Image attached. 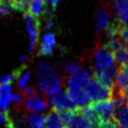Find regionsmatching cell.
I'll return each instance as SVG.
<instances>
[{"label": "cell", "mask_w": 128, "mask_h": 128, "mask_svg": "<svg viewBox=\"0 0 128 128\" xmlns=\"http://www.w3.org/2000/svg\"><path fill=\"white\" fill-rule=\"evenodd\" d=\"M50 104L52 108L55 112H59L61 110H77L78 106L70 99L68 92H60L54 96H50Z\"/></svg>", "instance_id": "obj_6"}, {"label": "cell", "mask_w": 128, "mask_h": 128, "mask_svg": "<svg viewBox=\"0 0 128 128\" xmlns=\"http://www.w3.org/2000/svg\"><path fill=\"white\" fill-rule=\"evenodd\" d=\"M85 91L87 92L92 102L112 99V90L101 84L98 80H96L94 78L86 85Z\"/></svg>", "instance_id": "obj_2"}, {"label": "cell", "mask_w": 128, "mask_h": 128, "mask_svg": "<svg viewBox=\"0 0 128 128\" xmlns=\"http://www.w3.org/2000/svg\"><path fill=\"white\" fill-rule=\"evenodd\" d=\"M11 122L10 116V113L8 112V110L6 111H0V122L1 124H8Z\"/></svg>", "instance_id": "obj_27"}, {"label": "cell", "mask_w": 128, "mask_h": 128, "mask_svg": "<svg viewBox=\"0 0 128 128\" xmlns=\"http://www.w3.org/2000/svg\"><path fill=\"white\" fill-rule=\"evenodd\" d=\"M24 107L26 110L32 112H38L46 110L48 107V103L38 96H35L32 97L26 98L24 102Z\"/></svg>", "instance_id": "obj_11"}, {"label": "cell", "mask_w": 128, "mask_h": 128, "mask_svg": "<svg viewBox=\"0 0 128 128\" xmlns=\"http://www.w3.org/2000/svg\"><path fill=\"white\" fill-rule=\"evenodd\" d=\"M52 25H54V21L52 20V19H50L49 21L46 22V25H45V29L46 30H49V29H50L52 27Z\"/></svg>", "instance_id": "obj_31"}, {"label": "cell", "mask_w": 128, "mask_h": 128, "mask_svg": "<svg viewBox=\"0 0 128 128\" xmlns=\"http://www.w3.org/2000/svg\"><path fill=\"white\" fill-rule=\"evenodd\" d=\"M90 77L92 76L87 68H80L73 74L69 75L68 78V87L71 88H82L89 83Z\"/></svg>", "instance_id": "obj_8"}, {"label": "cell", "mask_w": 128, "mask_h": 128, "mask_svg": "<svg viewBox=\"0 0 128 128\" xmlns=\"http://www.w3.org/2000/svg\"><path fill=\"white\" fill-rule=\"evenodd\" d=\"M97 128H121V127L113 120H110V121H103L101 122V124Z\"/></svg>", "instance_id": "obj_26"}, {"label": "cell", "mask_w": 128, "mask_h": 128, "mask_svg": "<svg viewBox=\"0 0 128 128\" xmlns=\"http://www.w3.org/2000/svg\"><path fill=\"white\" fill-rule=\"evenodd\" d=\"M113 55L118 68L128 66V47L113 52Z\"/></svg>", "instance_id": "obj_16"}, {"label": "cell", "mask_w": 128, "mask_h": 128, "mask_svg": "<svg viewBox=\"0 0 128 128\" xmlns=\"http://www.w3.org/2000/svg\"><path fill=\"white\" fill-rule=\"evenodd\" d=\"M118 72H119V68L112 64V66H110L105 69L96 70L92 78H96V80H98L104 86L110 88V90H113Z\"/></svg>", "instance_id": "obj_5"}, {"label": "cell", "mask_w": 128, "mask_h": 128, "mask_svg": "<svg viewBox=\"0 0 128 128\" xmlns=\"http://www.w3.org/2000/svg\"><path fill=\"white\" fill-rule=\"evenodd\" d=\"M36 85L42 94L54 96L61 92V80L54 72V68L46 63L39 64L36 75Z\"/></svg>", "instance_id": "obj_1"}, {"label": "cell", "mask_w": 128, "mask_h": 128, "mask_svg": "<svg viewBox=\"0 0 128 128\" xmlns=\"http://www.w3.org/2000/svg\"><path fill=\"white\" fill-rule=\"evenodd\" d=\"M80 66H78V63H76V62H70V63H68L66 66V72L68 73V74H73L74 72H76L78 70Z\"/></svg>", "instance_id": "obj_25"}, {"label": "cell", "mask_w": 128, "mask_h": 128, "mask_svg": "<svg viewBox=\"0 0 128 128\" xmlns=\"http://www.w3.org/2000/svg\"><path fill=\"white\" fill-rule=\"evenodd\" d=\"M43 45H45L47 47H50L52 49H54L55 45H56V41H55V36L52 33H48V34H45L43 36Z\"/></svg>", "instance_id": "obj_21"}, {"label": "cell", "mask_w": 128, "mask_h": 128, "mask_svg": "<svg viewBox=\"0 0 128 128\" xmlns=\"http://www.w3.org/2000/svg\"><path fill=\"white\" fill-rule=\"evenodd\" d=\"M30 77H31V73L30 71H26V72H22L21 74V76L19 77L17 80H18V87L20 90H22L25 88V86L27 84V82H29L30 80Z\"/></svg>", "instance_id": "obj_19"}, {"label": "cell", "mask_w": 128, "mask_h": 128, "mask_svg": "<svg viewBox=\"0 0 128 128\" xmlns=\"http://www.w3.org/2000/svg\"><path fill=\"white\" fill-rule=\"evenodd\" d=\"M68 96L78 107H87L92 103V100L88 94L82 88H71L68 87L66 90Z\"/></svg>", "instance_id": "obj_10"}, {"label": "cell", "mask_w": 128, "mask_h": 128, "mask_svg": "<svg viewBox=\"0 0 128 128\" xmlns=\"http://www.w3.org/2000/svg\"><path fill=\"white\" fill-rule=\"evenodd\" d=\"M13 8L11 7L10 0H4L3 2L0 4V17H5L7 15L10 14Z\"/></svg>", "instance_id": "obj_20"}, {"label": "cell", "mask_w": 128, "mask_h": 128, "mask_svg": "<svg viewBox=\"0 0 128 128\" xmlns=\"http://www.w3.org/2000/svg\"><path fill=\"white\" fill-rule=\"evenodd\" d=\"M114 11L119 22L128 24V0H114Z\"/></svg>", "instance_id": "obj_12"}, {"label": "cell", "mask_w": 128, "mask_h": 128, "mask_svg": "<svg viewBox=\"0 0 128 128\" xmlns=\"http://www.w3.org/2000/svg\"><path fill=\"white\" fill-rule=\"evenodd\" d=\"M113 121L121 128H128V104L115 110Z\"/></svg>", "instance_id": "obj_13"}, {"label": "cell", "mask_w": 128, "mask_h": 128, "mask_svg": "<svg viewBox=\"0 0 128 128\" xmlns=\"http://www.w3.org/2000/svg\"><path fill=\"white\" fill-rule=\"evenodd\" d=\"M7 127H8V128H15V126H14V124H13V122H12V121H11L10 122V124H7Z\"/></svg>", "instance_id": "obj_32"}, {"label": "cell", "mask_w": 128, "mask_h": 128, "mask_svg": "<svg viewBox=\"0 0 128 128\" xmlns=\"http://www.w3.org/2000/svg\"><path fill=\"white\" fill-rule=\"evenodd\" d=\"M52 50H54V49H52L50 47H47V46H45V45L41 44L39 52H40L41 55H49V54H52Z\"/></svg>", "instance_id": "obj_29"}, {"label": "cell", "mask_w": 128, "mask_h": 128, "mask_svg": "<svg viewBox=\"0 0 128 128\" xmlns=\"http://www.w3.org/2000/svg\"><path fill=\"white\" fill-rule=\"evenodd\" d=\"M24 18L25 21V24H26V29L28 35L30 36V47H29V52L33 54L34 50L36 49V44L38 42V36L39 32V25H40V22L38 18L35 17L30 12L26 11L24 12Z\"/></svg>", "instance_id": "obj_4"}, {"label": "cell", "mask_w": 128, "mask_h": 128, "mask_svg": "<svg viewBox=\"0 0 128 128\" xmlns=\"http://www.w3.org/2000/svg\"><path fill=\"white\" fill-rule=\"evenodd\" d=\"M94 60L96 70H101L112 66L114 63V55L105 45H97L94 50Z\"/></svg>", "instance_id": "obj_3"}, {"label": "cell", "mask_w": 128, "mask_h": 128, "mask_svg": "<svg viewBox=\"0 0 128 128\" xmlns=\"http://www.w3.org/2000/svg\"><path fill=\"white\" fill-rule=\"evenodd\" d=\"M12 99H13L12 94H8L6 96H0V108L3 111H6Z\"/></svg>", "instance_id": "obj_22"}, {"label": "cell", "mask_w": 128, "mask_h": 128, "mask_svg": "<svg viewBox=\"0 0 128 128\" xmlns=\"http://www.w3.org/2000/svg\"><path fill=\"white\" fill-rule=\"evenodd\" d=\"M45 0H29L28 12H30L35 17L38 18L39 16L46 12L47 8L45 7Z\"/></svg>", "instance_id": "obj_14"}, {"label": "cell", "mask_w": 128, "mask_h": 128, "mask_svg": "<svg viewBox=\"0 0 128 128\" xmlns=\"http://www.w3.org/2000/svg\"><path fill=\"white\" fill-rule=\"evenodd\" d=\"M112 22H110V13L106 8L96 10L94 14V29L97 34L107 30Z\"/></svg>", "instance_id": "obj_9"}, {"label": "cell", "mask_w": 128, "mask_h": 128, "mask_svg": "<svg viewBox=\"0 0 128 128\" xmlns=\"http://www.w3.org/2000/svg\"><path fill=\"white\" fill-rule=\"evenodd\" d=\"M30 126L33 128H43L46 125V116L36 113H31L27 117Z\"/></svg>", "instance_id": "obj_17"}, {"label": "cell", "mask_w": 128, "mask_h": 128, "mask_svg": "<svg viewBox=\"0 0 128 128\" xmlns=\"http://www.w3.org/2000/svg\"><path fill=\"white\" fill-rule=\"evenodd\" d=\"M66 128H91V125L85 117L78 113L76 117L66 125Z\"/></svg>", "instance_id": "obj_18"}, {"label": "cell", "mask_w": 128, "mask_h": 128, "mask_svg": "<svg viewBox=\"0 0 128 128\" xmlns=\"http://www.w3.org/2000/svg\"><path fill=\"white\" fill-rule=\"evenodd\" d=\"M11 87L10 83H6V84H2L0 85V96H6L8 94H11Z\"/></svg>", "instance_id": "obj_28"}, {"label": "cell", "mask_w": 128, "mask_h": 128, "mask_svg": "<svg viewBox=\"0 0 128 128\" xmlns=\"http://www.w3.org/2000/svg\"><path fill=\"white\" fill-rule=\"evenodd\" d=\"M21 61H22V62H24V61H25V57H24V56L21 57Z\"/></svg>", "instance_id": "obj_33"}, {"label": "cell", "mask_w": 128, "mask_h": 128, "mask_svg": "<svg viewBox=\"0 0 128 128\" xmlns=\"http://www.w3.org/2000/svg\"><path fill=\"white\" fill-rule=\"evenodd\" d=\"M10 1H13V0H10Z\"/></svg>", "instance_id": "obj_34"}, {"label": "cell", "mask_w": 128, "mask_h": 128, "mask_svg": "<svg viewBox=\"0 0 128 128\" xmlns=\"http://www.w3.org/2000/svg\"><path fill=\"white\" fill-rule=\"evenodd\" d=\"M35 96H38V91L32 86H27L22 90V96L25 98H29Z\"/></svg>", "instance_id": "obj_23"}, {"label": "cell", "mask_w": 128, "mask_h": 128, "mask_svg": "<svg viewBox=\"0 0 128 128\" xmlns=\"http://www.w3.org/2000/svg\"><path fill=\"white\" fill-rule=\"evenodd\" d=\"M88 107L99 114L103 121L113 120L115 107H114V103L112 100L92 102Z\"/></svg>", "instance_id": "obj_7"}, {"label": "cell", "mask_w": 128, "mask_h": 128, "mask_svg": "<svg viewBox=\"0 0 128 128\" xmlns=\"http://www.w3.org/2000/svg\"><path fill=\"white\" fill-rule=\"evenodd\" d=\"M22 97L24 96L20 94H13V99H12V102H14L15 105H19V104L22 103Z\"/></svg>", "instance_id": "obj_30"}, {"label": "cell", "mask_w": 128, "mask_h": 128, "mask_svg": "<svg viewBox=\"0 0 128 128\" xmlns=\"http://www.w3.org/2000/svg\"><path fill=\"white\" fill-rule=\"evenodd\" d=\"M46 128H66L57 112L52 111L46 116Z\"/></svg>", "instance_id": "obj_15"}, {"label": "cell", "mask_w": 128, "mask_h": 128, "mask_svg": "<svg viewBox=\"0 0 128 128\" xmlns=\"http://www.w3.org/2000/svg\"><path fill=\"white\" fill-rule=\"evenodd\" d=\"M119 35L128 44V24L121 25L120 31H119Z\"/></svg>", "instance_id": "obj_24"}]
</instances>
